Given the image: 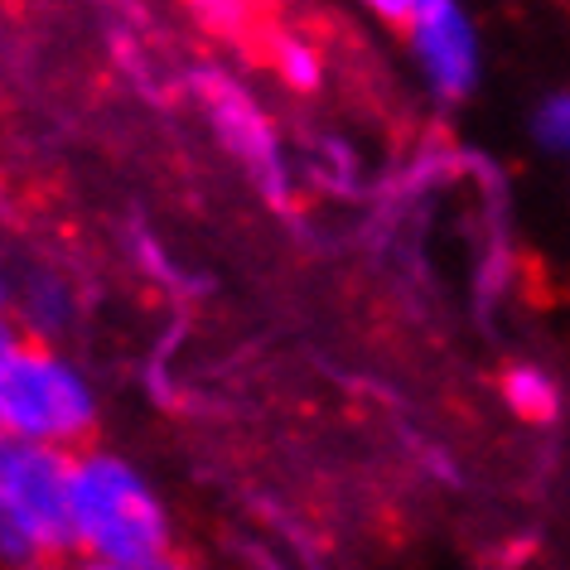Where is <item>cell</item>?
I'll list each match as a JSON object with an SVG mask.
<instances>
[{
    "label": "cell",
    "mask_w": 570,
    "mask_h": 570,
    "mask_svg": "<svg viewBox=\"0 0 570 570\" xmlns=\"http://www.w3.org/2000/svg\"><path fill=\"white\" fill-rule=\"evenodd\" d=\"M68 532H73V556L107 566H146L169 556V508L126 454L73 450Z\"/></svg>",
    "instance_id": "1"
},
{
    "label": "cell",
    "mask_w": 570,
    "mask_h": 570,
    "mask_svg": "<svg viewBox=\"0 0 570 570\" xmlns=\"http://www.w3.org/2000/svg\"><path fill=\"white\" fill-rule=\"evenodd\" d=\"M97 425V392L63 353L30 344L16 320H0V435L73 454Z\"/></svg>",
    "instance_id": "2"
},
{
    "label": "cell",
    "mask_w": 570,
    "mask_h": 570,
    "mask_svg": "<svg viewBox=\"0 0 570 570\" xmlns=\"http://www.w3.org/2000/svg\"><path fill=\"white\" fill-rule=\"evenodd\" d=\"M68 469L73 454L0 435V570H45L73 556Z\"/></svg>",
    "instance_id": "3"
},
{
    "label": "cell",
    "mask_w": 570,
    "mask_h": 570,
    "mask_svg": "<svg viewBox=\"0 0 570 570\" xmlns=\"http://www.w3.org/2000/svg\"><path fill=\"white\" fill-rule=\"evenodd\" d=\"M411 59L421 63V78L431 82L440 102H464L483 78V45L479 24L454 0H406L402 16Z\"/></svg>",
    "instance_id": "4"
},
{
    "label": "cell",
    "mask_w": 570,
    "mask_h": 570,
    "mask_svg": "<svg viewBox=\"0 0 570 570\" xmlns=\"http://www.w3.org/2000/svg\"><path fill=\"white\" fill-rule=\"evenodd\" d=\"M208 92H213V117H218L223 126V136L233 140V146L247 155V160L262 169V175H276L281 184V160H276V140H271V131L262 126V117L252 111V102L242 92H233L227 82H208Z\"/></svg>",
    "instance_id": "5"
},
{
    "label": "cell",
    "mask_w": 570,
    "mask_h": 570,
    "mask_svg": "<svg viewBox=\"0 0 570 570\" xmlns=\"http://www.w3.org/2000/svg\"><path fill=\"white\" fill-rule=\"evenodd\" d=\"M503 396L522 421H556V411H561V392H556L551 373H541V367H532V363L508 367Z\"/></svg>",
    "instance_id": "6"
},
{
    "label": "cell",
    "mask_w": 570,
    "mask_h": 570,
    "mask_svg": "<svg viewBox=\"0 0 570 570\" xmlns=\"http://www.w3.org/2000/svg\"><path fill=\"white\" fill-rule=\"evenodd\" d=\"M532 140L541 150H551V155H566V146H570V102H566V92H551V97H541L537 102Z\"/></svg>",
    "instance_id": "7"
},
{
    "label": "cell",
    "mask_w": 570,
    "mask_h": 570,
    "mask_svg": "<svg viewBox=\"0 0 570 570\" xmlns=\"http://www.w3.org/2000/svg\"><path fill=\"white\" fill-rule=\"evenodd\" d=\"M276 68H281V78L291 82L295 92H315L320 88V59H315V49H309L305 39L281 35L276 39Z\"/></svg>",
    "instance_id": "8"
},
{
    "label": "cell",
    "mask_w": 570,
    "mask_h": 570,
    "mask_svg": "<svg viewBox=\"0 0 570 570\" xmlns=\"http://www.w3.org/2000/svg\"><path fill=\"white\" fill-rule=\"evenodd\" d=\"M45 570H189L175 556H160V561H146V566H107V561H88V556H68V561H53Z\"/></svg>",
    "instance_id": "9"
},
{
    "label": "cell",
    "mask_w": 570,
    "mask_h": 570,
    "mask_svg": "<svg viewBox=\"0 0 570 570\" xmlns=\"http://www.w3.org/2000/svg\"><path fill=\"white\" fill-rule=\"evenodd\" d=\"M10 276H6V266H0V320H10Z\"/></svg>",
    "instance_id": "10"
}]
</instances>
